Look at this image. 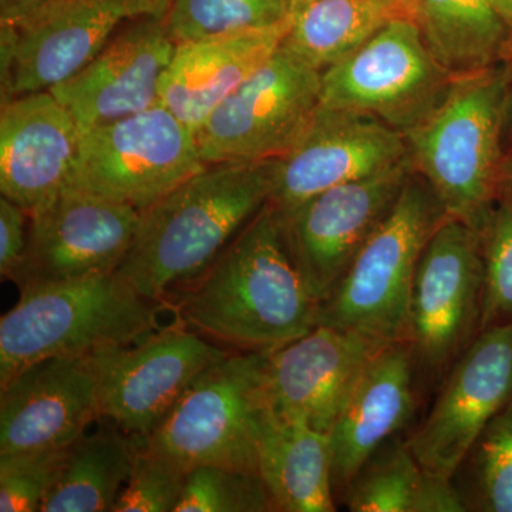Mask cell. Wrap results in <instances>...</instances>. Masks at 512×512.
<instances>
[{"mask_svg":"<svg viewBox=\"0 0 512 512\" xmlns=\"http://www.w3.org/2000/svg\"><path fill=\"white\" fill-rule=\"evenodd\" d=\"M319 301L293 261L281 217L265 205L171 311L204 338L238 352H272L318 323Z\"/></svg>","mask_w":512,"mask_h":512,"instance_id":"1","label":"cell"},{"mask_svg":"<svg viewBox=\"0 0 512 512\" xmlns=\"http://www.w3.org/2000/svg\"><path fill=\"white\" fill-rule=\"evenodd\" d=\"M275 160L207 164L141 211L117 274L144 298L170 305L271 200Z\"/></svg>","mask_w":512,"mask_h":512,"instance_id":"2","label":"cell"},{"mask_svg":"<svg viewBox=\"0 0 512 512\" xmlns=\"http://www.w3.org/2000/svg\"><path fill=\"white\" fill-rule=\"evenodd\" d=\"M512 63L458 79L439 106L404 134L414 173L448 217L483 231L503 195L505 116Z\"/></svg>","mask_w":512,"mask_h":512,"instance_id":"3","label":"cell"},{"mask_svg":"<svg viewBox=\"0 0 512 512\" xmlns=\"http://www.w3.org/2000/svg\"><path fill=\"white\" fill-rule=\"evenodd\" d=\"M164 311L117 271L22 293L0 319V386L47 357L136 343L161 328Z\"/></svg>","mask_w":512,"mask_h":512,"instance_id":"4","label":"cell"},{"mask_svg":"<svg viewBox=\"0 0 512 512\" xmlns=\"http://www.w3.org/2000/svg\"><path fill=\"white\" fill-rule=\"evenodd\" d=\"M447 218L430 185L413 171L393 210L320 303L316 325L355 330L383 343L404 342L417 266Z\"/></svg>","mask_w":512,"mask_h":512,"instance_id":"5","label":"cell"},{"mask_svg":"<svg viewBox=\"0 0 512 512\" xmlns=\"http://www.w3.org/2000/svg\"><path fill=\"white\" fill-rule=\"evenodd\" d=\"M268 352H229L197 377L146 443L183 470L221 466L258 474L268 419Z\"/></svg>","mask_w":512,"mask_h":512,"instance_id":"6","label":"cell"},{"mask_svg":"<svg viewBox=\"0 0 512 512\" xmlns=\"http://www.w3.org/2000/svg\"><path fill=\"white\" fill-rule=\"evenodd\" d=\"M483 292L480 232L447 218L424 248L410 293L404 342L424 386L441 383L481 332Z\"/></svg>","mask_w":512,"mask_h":512,"instance_id":"7","label":"cell"},{"mask_svg":"<svg viewBox=\"0 0 512 512\" xmlns=\"http://www.w3.org/2000/svg\"><path fill=\"white\" fill-rule=\"evenodd\" d=\"M205 165L195 131L158 104L86 131L69 187L144 211Z\"/></svg>","mask_w":512,"mask_h":512,"instance_id":"8","label":"cell"},{"mask_svg":"<svg viewBox=\"0 0 512 512\" xmlns=\"http://www.w3.org/2000/svg\"><path fill=\"white\" fill-rule=\"evenodd\" d=\"M173 0H55L15 25H0L2 103L49 92L99 55L121 26L165 18Z\"/></svg>","mask_w":512,"mask_h":512,"instance_id":"9","label":"cell"},{"mask_svg":"<svg viewBox=\"0 0 512 512\" xmlns=\"http://www.w3.org/2000/svg\"><path fill=\"white\" fill-rule=\"evenodd\" d=\"M322 72L284 46L212 111L195 133L205 164L275 160L320 106Z\"/></svg>","mask_w":512,"mask_h":512,"instance_id":"10","label":"cell"},{"mask_svg":"<svg viewBox=\"0 0 512 512\" xmlns=\"http://www.w3.org/2000/svg\"><path fill=\"white\" fill-rule=\"evenodd\" d=\"M454 82L412 20L394 18L322 72L320 106L367 114L406 134L439 106Z\"/></svg>","mask_w":512,"mask_h":512,"instance_id":"11","label":"cell"},{"mask_svg":"<svg viewBox=\"0 0 512 512\" xmlns=\"http://www.w3.org/2000/svg\"><path fill=\"white\" fill-rule=\"evenodd\" d=\"M228 353L178 319L131 345L96 350L90 360L101 416L146 439L197 377Z\"/></svg>","mask_w":512,"mask_h":512,"instance_id":"12","label":"cell"},{"mask_svg":"<svg viewBox=\"0 0 512 512\" xmlns=\"http://www.w3.org/2000/svg\"><path fill=\"white\" fill-rule=\"evenodd\" d=\"M141 211L66 187L29 214L28 249L15 285L42 286L117 271L140 227Z\"/></svg>","mask_w":512,"mask_h":512,"instance_id":"13","label":"cell"},{"mask_svg":"<svg viewBox=\"0 0 512 512\" xmlns=\"http://www.w3.org/2000/svg\"><path fill=\"white\" fill-rule=\"evenodd\" d=\"M413 173L410 158L383 173L319 192L279 214L293 261L319 303L393 210Z\"/></svg>","mask_w":512,"mask_h":512,"instance_id":"14","label":"cell"},{"mask_svg":"<svg viewBox=\"0 0 512 512\" xmlns=\"http://www.w3.org/2000/svg\"><path fill=\"white\" fill-rule=\"evenodd\" d=\"M512 399V325L491 326L441 380L433 406L406 441L423 470L453 478L487 424Z\"/></svg>","mask_w":512,"mask_h":512,"instance_id":"15","label":"cell"},{"mask_svg":"<svg viewBox=\"0 0 512 512\" xmlns=\"http://www.w3.org/2000/svg\"><path fill=\"white\" fill-rule=\"evenodd\" d=\"M407 158L400 131L367 114L319 106L298 143L276 158L269 204L285 214L319 192L383 173Z\"/></svg>","mask_w":512,"mask_h":512,"instance_id":"16","label":"cell"},{"mask_svg":"<svg viewBox=\"0 0 512 512\" xmlns=\"http://www.w3.org/2000/svg\"><path fill=\"white\" fill-rule=\"evenodd\" d=\"M384 345L355 330L316 325L302 338L268 352L269 410L329 434L370 360Z\"/></svg>","mask_w":512,"mask_h":512,"instance_id":"17","label":"cell"},{"mask_svg":"<svg viewBox=\"0 0 512 512\" xmlns=\"http://www.w3.org/2000/svg\"><path fill=\"white\" fill-rule=\"evenodd\" d=\"M175 49L165 18L130 20L92 62L49 92L84 134L161 104V84Z\"/></svg>","mask_w":512,"mask_h":512,"instance_id":"18","label":"cell"},{"mask_svg":"<svg viewBox=\"0 0 512 512\" xmlns=\"http://www.w3.org/2000/svg\"><path fill=\"white\" fill-rule=\"evenodd\" d=\"M0 389V454L72 447L103 417L90 355L39 360Z\"/></svg>","mask_w":512,"mask_h":512,"instance_id":"19","label":"cell"},{"mask_svg":"<svg viewBox=\"0 0 512 512\" xmlns=\"http://www.w3.org/2000/svg\"><path fill=\"white\" fill-rule=\"evenodd\" d=\"M82 131L52 92L23 94L0 111V191L32 212L69 187Z\"/></svg>","mask_w":512,"mask_h":512,"instance_id":"20","label":"cell"},{"mask_svg":"<svg viewBox=\"0 0 512 512\" xmlns=\"http://www.w3.org/2000/svg\"><path fill=\"white\" fill-rule=\"evenodd\" d=\"M417 409V373L406 342L386 343L373 356L330 430L332 480L343 497L360 468L399 436Z\"/></svg>","mask_w":512,"mask_h":512,"instance_id":"21","label":"cell"},{"mask_svg":"<svg viewBox=\"0 0 512 512\" xmlns=\"http://www.w3.org/2000/svg\"><path fill=\"white\" fill-rule=\"evenodd\" d=\"M291 15L269 28L177 43L161 84V104L192 131L284 42Z\"/></svg>","mask_w":512,"mask_h":512,"instance_id":"22","label":"cell"},{"mask_svg":"<svg viewBox=\"0 0 512 512\" xmlns=\"http://www.w3.org/2000/svg\"><path fill=\"white\" fill-rule=\"evenodd\" d=\"M403 18L454 80L512 63V29L491 0H403Z\"/></svg>","mask_w":512,"mask_h":512,"instance_id":"23","label":"cell"},{"mask_svg":"<svg viewBox=\"0 0 512 512\" xmlns=\"http://www.w3.org/2000/svg\"><path fill=\"white\" fill-rule=\"evenodd\" d=\"M258 474L275 511L333 512L329 434L269 412L258 448Z\"/></svg>","mask_w":512,"mask_h":512,"instance_id":"24","label":"cell"},{"mask_svg":"<svg viewBox=\"0 0 512 512\" xmlns=\"http://www.w3.org/2000/svg\"><path fill=\"white\" fill-rule=\"evenodd\" d=\"M342 498L352 512L467 511L453 478L423 470L399 436L366 461Z\"/></svg>","mask_w":512,"mask_h":512,"instance_id":"25","label":"cell"},{"mask_svg":"<svg viewBox=\"0 0 512 512\" xmlns=\"http://www.w3.org/2000/svg\"><path fill=\"white\" fill-rule=\"evenodd\" d=\"M394 18H403V0H293L282 46L325 72Z\"/></svg>","mask_w":512,"mask_h":512,"instance_id":"26","label":"cell"},{"mask_svg":"<svg viewBox=\"0 0 512 512\" xmlns=\"http://www.w3.org/2000/svg\"><path fill=\"white\" fill-rule=\"evenodd\" d=\"M143 441L121 430L84 434L69 448L42 512H113Z\"/></svg>","mask_w":512,"mask_h":512,"instance_id":"27","label":"cell"},{"mask_svg":"<svg viewBox=\"0 0 512 512\" xmlns=\"http://www.w3.org/2000/svg\"><path fill=\"white\" fill-rule=\"evenodd\" d=\"M456 477L468 511L512 512V399L487 424Z\"/></svg>","mask_w":512,"mask_h":512,"instance_id":"28","label":"cell"},{"mask_svg":"<svg viewBox=\"0 0 512 512\" xmlns=\"http://www.w3.org/2000/svg\"><path fill=\"white\" fill-rule=\"evenodd\" d=\"M293 0H173L165 25L177 43L269 28L291 15Z\"/></svg>","mask_w":512,"mask_h":512,"instance_id":"29","label":"cell"},{"mask_svg":"<svg viewBox=\"0 0 512 512\" xmlns=\"http://www.w3.org/2000/svg\"><path fill=\"white\" fill-rule=\"evenodd\" d=\"M259 474L221 466L188 471L175 512H274Z\"/></svg>","mask_w":512,"mask_h":512,"instance_id":"30","label":"cell"},{"mask_svg":"<svg viewBox=\"0 0 512 512\" xmlns=\"http://www.w3.org/2000/svg\"><path fill=\"white\" fill-rule=\"evenodd\" d=\"M481 235L484 292L481 330L512 325V197L501 195Z\"/></svg>","mask_w":512,"mask_h":512,"instance_id":"31","label":"cell"},{"mask_svg":"<svg viewBox=\"0 0 512 512\" xmlns=\"http://www.w3.org/2000/svg\"><path fill=\"white\" fill-rule=\"evenodd\" d=\"M69 448L0 454V511H42L62 476Z\"/></svg>","mask_w":512,"mask_h":512,"instance_id":"32","label":"cell"},{"mask_svg":"<svg viewBox=\"0 0 512 512\" xmlns=\"http://www.w3.org/2000/svg\"><path fill=\"white\" fill-rule=\"evenodd\" d=\"M185 477L187 471L148 446L144 439L113 512H175Z\"/></svg>","mask_w":512,"mask_h":512,"instance_id":"33","label":"cell"},{"mask_svg":"<svg viewBox=\"0 0 512 512\" xmlns=\"http://www.w3.org/2000/svg\"><path fill=\"white\" fill-rule=\"evenodd\" d=\"M29 212L0 198V274L15 284L28 249Z\"/></svg>","mask_w":512,"mask_h":512,"instance_id":"34","label":"cell"},{"mask_svg":"<svg viewBox=\"0 0 512 512\" xmlns=\"http://www.w3.org/2000/svg\"><path fill=\"white\" fill-rule=\"evenodd\" d=\"M55 0H0V25H15Z\"/></svg>","mask_w":512,"mask_h":512,"instance_id":"35","label":"cell"},{"mask_svg":"<svg viewBox=\"0 0 512 512\" xmlns=\"http://www.w3.org/2000/svg\"><path fill=\"white\" fill-rule=\"evenodd\" d=\"M504 144L505 151L510 153L512 151V80L510 93H508L507 116H505Z\"/></svg>","mask_w":512,"mask_h":512,"instance_id":"36","label":"cell"},{"mask_svg":"<svg viewBox=\"0 0 512 512\" xmlns=\"http://www.w3.org/2000/svg\"><path fill=\"white\" fill-rule=\"evenodd\" d=\"M501 188H503V194L512 197V151L505 156Z\"/></svg>","mask_w":512,"mask_h":512,"instance_id":"37","label":"cell"},{"mask_svg":"<svg viewBox=\"0 0 512 512\" xmlns=\"http://www.w3.org/2000/svg\"><path fill=\"white\" fill-rule=\"evenodd\" d=\"M495 8H497L500 15L503 16L505 22L511 26L512 29V0H491Z\"/></svg>","mask_w":512,"mask_h":512,"instance_id":"38","label":"cell"}]
</instances>
